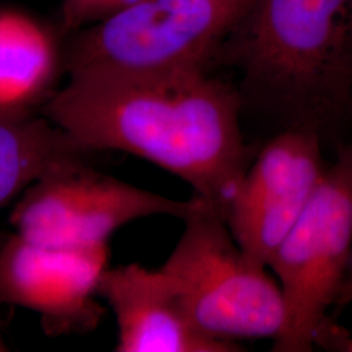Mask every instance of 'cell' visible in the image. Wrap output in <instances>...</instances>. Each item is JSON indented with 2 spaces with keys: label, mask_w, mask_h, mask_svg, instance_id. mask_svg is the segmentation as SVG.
<instances>
[{
  "label": "cell",
  "mask_w": 352,
  "mask_h": 352,
  "mask_svg": "<svg viewBox=\"0 0 352 352\" xmlns=\"http://www.w3.org/2000/svg\"><path fill=\"white\" fill-rule=\"evenodd\" d=\"M239 113V94L206 71H72L43 110L82 151L155 164L223 218L248 167Z\"/></svg>",
  "instance_id": "6da1fadb"
},
{
  "label": "cell",
  "mask_w": 352,
  "mask_h": 352,
  "mask_svg": "<svg viewBox=\"0 0 352 352\" xmlns=\"http://www.w3.org/2000/svg\"><path fill=\"white\" fill-rule=\"evenodd\" d=\"M247 88L316 128L352 93V0H254L225 47Z\"/></svg>",
  "instance_id": "7a4b0ae2"
},
{
  "label": "cell",
  "mask_w": 352,
  "mask_h": 352,
  "mask_svg": "<svg viewBox=\"0 0 352 352\" xmlns=\"http://www.w3.org/2000/svg\"><path fill=\"white\" fill-rule=\"evenodd\" d=\"M162 269L197 327L214 340H276L285 322L277 279L244 251L210 204L184 219Z\"/></svg>",
  "instance_id": "3957f363"
},
{
  "label": "cell",
  "mask_w": 352,
  "mask_h": 352,
  "mask_svg": "<svg viewBox=\"0 0 352 352\" xmlns=\"http://www.w3.org/2000/svg\"><path fill=\"white\" fill-rule=\"evenodd\" d=\"M254 0H140L81 29L68 71H206Z\"/></svg>",
  "instance_id": "277c9868"
},
{
  "label": "cell",
  "mask_w": 352,
  "mask_h": 352,
  "mask_svg": "<svg viewBox=\"0 0 352 352\" xmlns=\"http://www.w3.org/2000/svg\"><path fill=\"white\" fill-rule=\"evenodd\" d=\"M352 254V145L340 151L269 269L282 292L285 322L273 350L315 349L336 305Z\"/></svg>",
  "instance_id": "5b68a950"
},
{
  "label": "cell",
  "mask_w": 352,
  "mask_h": 352,
  "mask_svg": "<svg viewBox=\"0 0 352 352\" xmlns=\"http://www.w3.org/2000/svg\"><path fill=\"white\" fill-rule=\"evenodd\" d=\"M209 202L168 199L101 174L82 158L65 162L28 187L11 225L24 239L49 247L109 245L113 232L153 215L186 219Z\"/></svg>",
  "instance_id": "8992f818"
},
{
  "label": "cell",
  "mask_w": 352,
  "mask_h": 352,
  "mask_svg": "<svg viewBox=\"0 0 352 352\" xmlns=\"http://www.w3.org/2000/svg\"><path fill=\"white\" fill-rule=\"evenodd\" d=\"M327 167L316 128L294 126L270 140L245 170L225 221L240 247L269 266Z\"/></svg>",
  "instance_id": "52a82bcc"
},
{
  "label": "cell",
  "mask_w": 352,
  "mask_h": 352,
  "mask_svg": "<svg viewBox=\"0 0 352 352\" xmlns=\"http://www.w3.org/2000/svg\"><path fill=\"white\" fill-rule=\"evenodd\" d=\"M107 263L109 245L49 247L14 234L0 248V304L36 312L52 336L88 330L102 315L96 298Z\"/></svg>",
  "instance_id": "ba28073f"
},
{
  "label": "cell",
  "mask_w": 352,
  "mask_h": 352,
  "mask_svg": "<svg viewBox=\"0 0 352 352\" xmlns=\"http://www.w3.org/2000/svg\"><path fill=\"white\" fill-rule=\"evenodd\" d=\"M98 296L118 327V352H234L239 344L214 340L193 322L162 267L122 265L103 273Z\"/></svg>",
  "instance_id": "9c48e42d"
},
{
  "label": "cell",
  "mask_w": 352,
  "mask_h": 352,
  "mask_svg": "<svg viewBox=\"0 0 352 352\" xmlns=\"http://www.w3.org/2000/svg\"><path fill=\"white\" fill-rule=\"evenodd\" d=\"M87 153L50 120L0 110V208L38 179Z\"/></svg>",
  "instance_id": "30bf717a"
},
{
  "label": "cell",
  "mask_w": 352,
  "mask_h": 352,
  "mask_svg": "<svg viewBox=\"0 0 352 352\" xmlns=\"http://www.w3.org/2000/svg\"><path fill=\"white\" fill-rule=\"evenodd\" d=\"M58 51L50 32L20 11H0V110H23L50 85Z\"/></svg>",
  "instance_id": "8fae6325"
},
{
  "label": "cell",
  "mask_w": 352,
  "mask_h": 352,
  "mask_svg": "<svg viewBox=\"0 0 352 352\" xmlns=\"http://www.w3.org/2000/svg\"><path fill=\"white\" fill-rule=\"evenodd\" d=\"M140 0H62L64 32H80Z\"/></svg>",
  "instance_id": "7c38bea8"
},
{
  "label": "cell",
  "mask_w": 352,
  "mask_h": 352,
  "mask_svg": "<svg viewBox=\"0 0 352 352\" xmlns=\"http://www.w3.org/2000/svg\"><path fill=\"white\" fill-rule=\"evenodd\" d=\"M352 302V254L351 260H350V264H349V269H347V273H346V277H344V282L342 285V289H340V295H338V299L336 302V307H340V308H344L347 307L350 302Z\"/></svg>",
  "instance_id": "4fadbf2b"
},
{
  "label": "cell",
  "mask_w": 352,
  "mask_h": 352,
  "mask_svg": "<svg viewBox=\"0 0 352 352\" xmlns=\"http://www.w3.org/2000/svg\"><path fill=\"white\" fill-rule=\"evenodd\" d=\"M327 337H340V336H338L337 334V331L336 330H331V331H329L327 330ZM342 340V342H340L338 344H336V346H338V347H343V350L344 351H351L352 352V338H340Z\"/></svg>",
  "instance_id": "5bb4252c"
}]
</instances>
